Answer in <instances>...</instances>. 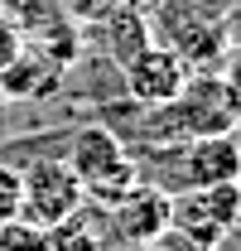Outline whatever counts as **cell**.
Instances as JSON below:
<instances>
[{"label":"cell","mask_w":241,"mask_h":251,"mask_svg":"<svg viewBox=\"0 0 241 251\" xmlns=\"http://www.w3.org/2000/svg\"><path fill=\"white\" fill-rule=\"evenodd\" d=\"M237 126V111H232V97H227V82L222 73H193L188 87H183L174 101L154 106V116L140 121V130L150 135L159 150H174L183 140H198V135H222Z\"/></svg>","instance_id":"obj_1"},{"label":"cell","mask_w":241,"mask_h":251,"mask_svg":"<svg viewBox=\"0 0 241 251\" xmlns=\"http://www.w3.org/2000/svg\"><path fill=\"white\" fill-rule=\"evenodd\" d=\"M63 159L72 164V174L82 179L87 203H96V208H111L116 198H125L140 184V164H135V155L125 150V140L111 126H82Z\"/></svg>","instance_id":"obj_2"},{"label":"cell","mask_w":241,"mask_h":251,"mask_svg":"<svg viewBox=\"0 0 241 251\" xmlns=\"http://www.w3.org/2000/svg\"><path fill=\"white\" fill-rule=\"evenodd\" d=\"M87 208L82 179L72 174V164L63 155H39L29 169H20V218L34 227H58V222L77 218Z\"/></svg>","instance_id":"obj_3"},{"label":"cell","mask_w":241,"mask_h":251,"mask_svg":"<svg viewBox=\"0 0 241 251\" xmlns=\"http://www.w3.org/2000/svg\"><path fill=\"white\" fill-rule=\"evenodd\" d=\"M237 203H241V184L179 188V193H169V232L198 251H222L227 237L237 232Z\"/></svg>","instance_id":"obj_4"},{"label":"cell","mask_w":241,"mask_h":251,"mask_svg":"<svg viewBox=\"0 0 241 251\" xmlns=\"http://www.w3.org/2000/svg\"><path fill=\"white\" fill-rule=\"evenodd\" d=\"M154 15H159V25H164V44L183 58L188 73H222V68H227L232 49H237L227 20H208V15L183 10V5H169V0H164Z\"/></svg>","instance_id":"obj_5"},{"label":"cell","mask_w":241,"mask_h":251,"mask_svg":"<svg viewBox=\"0 0 241 251\" xmlns=\"http://www.w3.org/2000/svg\"><path fill=\"white\" fill-rule=\"evenodd\" d=\"M164 155L174 159V184L169 188H227V184H241V135L237 130L183 140V145L164 150Z\"/></svg>","instance_id":"obj_6"},{"label":"cell","mask_w":241,"mask_h":251,"mask_svg":"<svg viewBox=\"0 0 241 251\" xmlns=\"http://www.w3.org/2000/svg\"><path fill=\"white\" fill-rule=\"evenodd\" d=\"M106 227H111V237H116L120 247H130V251L159 242L169 232V188L140 179L125 198H116L106 208Z\"/></svg>","instance_id":"obj_7"},{"label":"cell","mask_w":241,"mask_h":251,"mask_svg":"<svg viewBox=\"0 0 241 251\" xmlns=\"http://www.w3.org/2000/svg\"><path fill=\"white\" fill-rule=\"evenodd\" d=\"M120 77H125V92H130V101L135 106H145V111H154V106H164V101H174V97L188 87V68H183V58L169 49V44H150V49H140L135 58L120 68Z\"/></svg>","instance_id":"obj_8"},{"label":"cell","mask_w":241,"mask_h":251,"mask_svg":"<svg viewBox=\"0 0 241 251\" xmlns=\"http://www.w3.org/2000/svg\"><path fill=\"white\" fill-rule=\"evenodd\" d=\"M58 77H63V68L53 58H44L39 49H20L0 68V97H10V101H39V97L58 92Z\"/></svg>","instance_id":"obj_9"},{"label":"cell","mask_w":241,"mask_h":251,"mask_svg":"<svg viewBox=\"0 0 241 251\" xmlns=\"http://www.w3.org/2000/svg\"><path fill=\"white\" fill-rule=\"evenodd\" d=\"M92 29L101 39V49L111 53V63H120V68L135 58L140 49L154 44V20L140 15V10H125V5H111L101 20H92Z\"/></svg>","instance_id":"obj_10"},{"label":"cell","mask_w":241,"mask_h":251,"mask_svg":"<svg viewBox=\"0 0 241 251\" xmlns=\"http://www.w3.org/2000/svg\"><path fill=\"white\" fill-rule=\"evenodd\" d=\"M48 251H106V247H101L96 222H92L87 213H77V218L48 227Z\"/></svg>","instance_id":"obj_11"},{"label":"cell","mask_w":241,"mask_h":251,"mask_svg":"<svg viewBox=\"0 0 241 251\" xmlns=\"http://www.w3.org/2000/svg\"><path fill=\"white\" fill-rule=\"evenodd\" d=\"M0 251H48V232L24 218L0 222Z\"/></svg>","instance_id":"obj_12"},{"label":"cell","mask_w":241,"mask_h":251,"mask_svg":"<svg viewBox=\"0 0 241 251\" xmlns=\"http://www.w3.org/2000/svg\"><path fill=\"white\" fill-rule=\"evenodd\" d=\"M20 218V169L0 164V222Z\"/></svg>","instance_id":"obj_13"},{"label":"cell","mask_w":241,"mask_h":251,"mask_svg":"<svg viewBox=\"0 0 241 251\" xmlns=\"http://www.w3.org/2000/svg\"><path fill=\"white\" fill-rule=\"evenodd\" d=\"M222 82H227V97H232V111H237V126H241V49H232V58L222 68Z\"/></svg>","instance_id":"obj_14"},{"label":"cell","mask_w":241,"mask_h":251,"mask_svg":"<svg viewBox=\"0 0 241 251\" xmlns=\"http://www.w3.org/2000/svg\"><path fill=\"white\" fill-rule=\"evenodd\" d=\"M20 49H24V39H20V29H15V25H10V20L0 15V68H5V63L15 58Z\"/></svg>","instance_id":"obj_15"},{"label":"cell","mask_w":241,"mask_h":251,"mask_svg":"<svg viewBox=\"0 0 241 251\" xmlns=\"http://www.w3.org/2000/svg\"><path fill=\"white\" fill-rule=\"evenodd\" d=\"M111 5H116V0H72V15H82V20H101Z\"/></svg>","instance_id":"obj_16"},{"label":"cell","mask_w":241,"mask_h":251,"mask_svg":"<svg viewBox=\"0 0 241 251\" xmlns=\"http://www.w3.org/2000/svg\"><path fill=\"white\" fill-rule=\"evenodd\" d=\"M116 5H125V10H140V15H154L164 0H116Z\"/></svg>","instance_id":"obj_17"},{"label":"cell","mask_w":241,"mask_h":251,"mask_svg":"<svg viewBox=\"0 0 241 251\" xmlns=\"http://www.w3.org/2000/svg\"><path fill=\"white\" fill-rule=\"evenodd\" d=\"M227 29H232V44H237V49H241V5H237V15L227 20Z\"/></svg>","instance_id":"obj_18"},{"label":"cell","mask_w":241,"mask_h":251,"mask_svg":"<svg viewBox=\"0 0 241 251\" xmlns=\"http://www.w3.org/2000/svg\"><path fill=\"white\" fill-rule=\"evenodd\" d=\"M237 232H241V203H237Z\"/></svg>","instance_id":"obj_19"}]
</instances>
